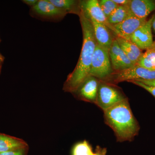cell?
<instances>
[{"mask_svg": "<svg viewBox=\"0 0 155 155\" xmlns=\"http://www.w3.org/2000/svg\"><path fill=\"white\" fill-rule=\"evenodd\" d=\"M81 8L90 19L105 24L108 27L107 18L103 13L97 0L81 1Z\"/></svg>", "mask_w": 155, "mask_h": 155, "instance_id": "obj_13", "label": "cell"}, {"mask_svg": "<svg viewBox=\"0 0 155 155\" xmlns=\"http://www.w3.org/2000/svg\"><path fill=\"white\" fill-rule=\"evenodd\" d=\"M136 80L140 81V82L144 83V84L149 85V86L155 87V79H152V80H143V79H138V80Z\"/></svg>", "mask_w": 155, "mask_h": 155, "instance_id": "obj_23", "label": "cell"}, {"mask_svg": "<svg viewBox=\"0 0 155 155\" xmlns=\"http://www.w3.org/2000/svg\"><path fill=\"white\" fill-rule=\"evenodd\" d=\"M30 9L31 15L45 20L58 21L63 19L67 14L54 5L49 0H39L35 6Z\"/></svg>", "mask_w": 155, "mask_h": 155, "instance_id": "obj_6", "label": "cell"}, {"mask_svg": "<svg viewBox=\"0 0 155 155\" xmlns=\"http://www.w3.org/2000/svg\"><path fill=\"white\" fill-rule=\"evenodd\" d=\"M38 0H24L23 2L25 3L27 5L30 6L31 8L35 6L38 2Z\"/></svg>", "mask_w": 155, "mask_h": 155, "instance_id": "obj_25", "label": "cell"}, {"mask_svg": "<svg viewBox=\"0 0 155 155\" xmlns=\"http://www.w3.org/2000/svg\"><path fill=\"white\" fill-rule=\"evenodd\" d=\"M4 61V57L0 54V65L2 64Z\"/></svg>", "mask_w": 155, "mask_h": 155, "instance_id": "obj_27", "label": "cell"}, {"mask_svg": "<svg viewBox=\"0 0 155 155\" xmlns=\"http://www.w3.org/2000/svg\"><path fill=\"white\" fill-rule=\"evenodd\" d=\"M130 83H132L136 84V85H138V86L144 88L147 91L150 92L152 95L153 96L155 97V87L149 86V85H147L144 84V83L140 82V81H138L136 80L130 81H128Z\"/></svg>", "mask_w": 155, "mask_h": 155, "instance_id": "obj_21", "label": "cell"}, {"mask_svg": "<svg viewBox=\"0 0 155 155\" xmlns=\"http://www.w3.org/2000/svg\"><path fill=\"white\" fill-rule=\"evenodd\" d=\"M147 21V19H139L130 15L123 22L116 25H109L108 28L115 37L129 40L134 32Z\"/></svg>", "mask_w": 155, "mask_h": 155, "instance_id": "obj_7", "label": "cell"}, {"mask_svg": "<svg viewBox=\"0 0 155 155\" xmlns=\"http://www.w3.org/2000/svg\"><path fill=\"white\" fill-rule=\"evenodd\" d=\"M93 153L91 147L85 140L76 144L73 150V155H89Z\"/></svg>", "mask_w": 155, "mask_h": 155, "instance_id": "obj_20", "label": "cell"}, {"mask_svg": "<svg viewBox=\"0 0 155 155\" xmlns=\"http://www.w3.org/2000/svg\"><path fill=\"white\" fill-rule=\"evenodd\" d=\"M109 54L114 72L129 69L134 66L120 47L115 38L109 49Z\"/></svg>", "mask_w": 155, "mask_h": 155, "instance_id": "obj_9", "label": "cell"}, {"mask_svg": "<svg viewBox=\"0 0 155 155\" xmlns=\"http://www.w3.org/2000/svg\"><path fill=\"white\" fill-rule=\"evenodd\" d=\"M99 83V80L96 78L88 76L74 93L80 99L95 104L97 94Z\"/></svg>", "mask_w": 155, "mask_h": 155, "instance_id": "obj_10", "label": "cell"}, {"mask_svg": "<svg viewBox=\"0 0 155 155\" xmlns=\"http://www.w3.org/2000/svg\"><path fill=\"white\" fill-rule=\"evenodd\" d=\"M114 72L111 65L109 51L97 44L95 49L89 76L105 80Z\"/></svg>", "mask_w": 155, "mask_h": 155, "instance_id": "obj_4", "label": "cell"}, {"mask_svg": "<svg viewBox=\"0 0 155 155\" xmlns=\"http://www.w3.org/2000/svg\"><path fill=\"white\" fill-rule=\"evenodd\" d=\"M91 20L97 44L101 47L109 51L115 38V36H113L114 34L105 24L92 19Z\"/></svg>", "mask_w": 155, "mask_h": 155, "instance_id": "obj_11", "label": "cell"}, {"mask_svg": "<svg viewBox=\"0 0 155 155\" xmlns=\"http://www.w3.org/2000/svg\"><path fill=\"white\" fill-rule=\"evenodd\" d=\"M127 98L121 89L115 84L99 80L95 104L103 111Z\"/></svg>", "mask_w": 155, "mask_h": 155, "instance_id": "obj_3", "label": "cell"}, {"mask_svg": "<svg viewBox=\"0 0 155 155\" xmlns=\"http://www.w3.org/2000/svg\"><path fill=\"white\" fill-rule=\"evenodd\" d=\"M130 15L128 6H119L107 18V21L109 25H116L123 22Z\"/></svg>", "mask_w": 155, "mask_h": 155, "instance_id": "obj_17", "label": "cell"}, {"mask_svg": "<svg viewBox=\"0 0 155 155\" xmlns=\"http://www.w3.org/2000/svg\"><path fill=\"white\" fill-rule=\"evenodd\" d=\"M104 113L105 122L114 130L117 141H130L138 134L139 125L128 99L108 108Z\"/></svg>", "mask_w": 155, "mask_h": 155, "instance_id": "obj_2", "label": "cell"}, {"mask_svg": "<svg viewBox=\"0 0 155 155\" xmlns=\"http://www.w3.org/2000/svg\"><path fill=\"white\" fill-rule=\"evenodd\" d=\"M99 4L106 18H107L119 6L113 0H100Z\"/></svg>", "mask_w": 155, "mask_h": 155, "instance_id": "obj_19", "label": "cell"}, {"mask_svg": "<svg viewBox=\"0 0 155 155\" xmlns=\"http://www.w3.org/2000/svg\"><path fill=\"white\" fill-rule=\"evenodd\" d=\"M155 79V71L149 70L138 65H134L129 69L119 72H114L108 78L104 81L115 84L130 81Z\"/></svg>", "mask_w": 155, "mask_h": 155, "instance_id": "obj_5", "label": "cell"}, {"mask_svg": "<svg viewBox=\"0 0 155 155\" xmlns=\"http://www.w3.org/2000/svg\"><path fill=\"white\" fill-rule=\"evenodd\" d=\"M152 28L154 32L155 33V14L153 15V19L152 22Z\"/></svg>", "mask_w": 155, "mask_h": 155, "instance_id": "obj_26", "label": "cell"}, {"mask_svg": "<svg viewBox=\"0 0 155 155\" xmlns=\"http://www.w3.org/2000/svg\"><path fill=\"white\" fill-rule=\"evenodd\" d=\"M78 16L83 34L82 48L77 65L68 75L63 87L64 91L73 93L89 76L97 45L91 20L81 8Z\"/></svg>", "mask_w": 155, "mask_h": 155, "instance_id": "obj_1", "label": "cell"}, {"mask_svg": "<svg viewBox=\"0 0 155 155\" xmlns=\"http://www.w3.org/2000/svg\"><path fill=\"white\" fill-rule=\"evenodd\" d=\"M94 155H100L99 154H97V153H94Z\"/></svg>", "mask_w": 155, "mask_h": 155, "instance_id": "obj_30", "label": "cell"}, {"mask_svg": "<svg viewBox=\"0 0 155 155\" xmlns=\"http://www.w3.org/2000/svg\"><path fill=\"white\" fill-rule=\"evenodd\" d=\"M152 48L154 49L155 50V40L154 41H153V44Z\"/></svg>", "mask_w": 155, "mask_h": 155, "instance_id": "obj_28", "label": "cell"}, {"mask_svg": "<svg viewBox=\"0 0 155 155\" xmlns=\"http://www.w3.org/2000/svg\"><path fill=\"white\" fill-rule=\"evenodd\" d=\"M153 19V16L137 29L129 39L141 50H147L152 48L154 41L152 32Z\"/></svg>", "mask_w": 155, "mask_h": 155, "instance_id": "obj_8", "label": "cell"}, {"mask_svg": "<svg viewBox=\"0 0 155 155\" xmlns=\"http://www.w3.org/2000/svg\"><path fill=\"white\" fill-rule=\"evenodd\" d=\"M25 149H19L6 152L0 153V155H25Z\"/></svg>", "mask_w": 155, "mask_h": 155, "instance_id": "obj_22", "label": "cell"}, {"mask_svg": "<svg viewBox=\"0 0 155 155\" xmlns=\"http://www.w3.org/2000/svg\"><path fill=\"white\" fill-rule=\"evenodd\" d=\"M127 6L131 15L139 19H147L151 12L155 11V1L130 0Z\"/></svg>", "mask_w": 155, "mask_h": 155, "instance_id": "obj_12", "label": "cell"}, {"mask_svg": "<svg viewBox=\"0 0 155 155\" xmlns=\"http://www.w3.org/2000/svg\"><path fill=\"white\" fill-rule=\"evenodd\" d=\"M2 65H0V73H1V69H2Z\"/></svg>", "mask_w": 155, "mask_h": 155, "instance_id": "obj_29", "label": "cell"}, {"mask_svg": "<svg viewBox=\"0 0 155 155\" xmlns=\"http://www.w3.org/2000/svg\"><path fill=\"white\" fill-rule=\"evenodd\" d=\"M137 64L149 70L155 71V50L151 48L146 50Z\"/></svg>", "mask_w": 155, "mask_h": 155, "instance_id": "obj_18", "label": "cell"}, {"mask_svg": "<svg viewBox=\"0 0 155 155\" xmlns=\"http://www.w3.org/2000/svg\"><path fill=\"white\" fill-rule=\"evenodd\" d=\"M119 46L134 65H137L143 53L142 50L129 40L115 37Z\"/></svg>", "mask_w": 155, "mask_h": 155, "instance_id": "obj_14", "label": "cell"}, {"mask_svg": "<svg viewBox=\"0 0 155 155\" xmlns=\"http://www.w3.org/2000/svg\"><path fill=\"white\" fill-rule=\"evenodd\" d=\"M27 143L20 139L0 133V153L25 148Z\"/></svg>", "mask_w": 155, "mask_h": 155, "instance_id": "obj_15", "label": "cell"}, {"mask_svg": "<svg viewBox=\"0 0 155 155\" xmlns=\"http://www.w3.org/2000/svg\"><path fill=\"white\" fill-rule=\"evenodd\" d=\"M113 1L119 6L127 5L130 2V0H113Z\"/></svg>", "mask_w": 155, "mask_h": 155, "instance_id": "obj_24", "label": "cell"}, {"mask_svg": "<svg viewBox=\"0 0 155 155\" xmlns=\"http://www.w3.org/2000/svg\"><path fill=\"white\" fill-rule=\"evenodd\" d=\"M50 2L58 8L67 14H73L79 15L81 10V1L75 0H49Z\"/></svg>", "mask_w": 155, "mask_h": 155, "instance_id": "obj_16", "label": "cell"}]
</instances>
